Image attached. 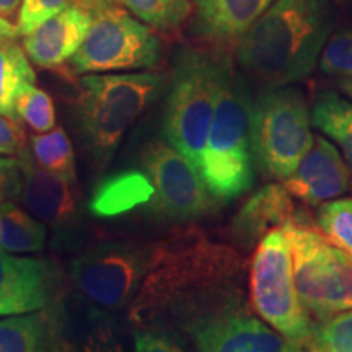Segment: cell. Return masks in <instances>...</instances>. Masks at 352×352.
Returning <instances> with one entry per match:
<instances>
[{
    "label": "cell",
    "mask_w": 352,
    "mask_h": 352,
    "mask_svg": "<svg viewBox=\"0 0 352 352\" xmlns=\"http://www.w3.org/2000/svg\"><path fill=\"white\" fill-rule=\"evenodd\" d=\"M241 274L243 261L230 246L183 233L155 245L131 318L140 328L166 331L173 321L186 331L204 316L246 305Z\"/></svg>",
    "instance_id": "1"
},
{
    "label": "cell",
    "mask_w": 352,
    "mask_h": 352,
    "mask_svg": "<svg viewBox=\"0 0 352 352\" xmlns=\"http://www.w3.org/2000/svg\"><path fill=\"white\" fill-rule=\"evenodd\" d=\"M328 0H274L236 43V60L266 87H285L314 72L331 33Z\"/></svg>",
    "instance_id": "2"
},
{
    "label": "cell",
    "mask_w": 352,
    "mask_h": 352,
    "mask_svg": "<svg viewBox=\"0 0 352 352\" xmlns=\"http://www.w3.org/2000/svg\"><path fill=\"white\" fill-rule=\"evenodd\" d=\"M78 85V131L87 152L103 170L129 127L164 91L165 80L155 72L90 74Z\"/></svg>",
    "instance_id": "3"
},
{
    "label": "cell",
    "mask_w": 352,
    "mask_h": 352,
    "mask_svg": "<svg viewBox=\"0 0 352 352\" xmlns=\"http://www.w3.org/2000/svg\"><path fill=\"white\" fill-rule=\"evenodd\" d=\"M253 100L233 65L215 100L199 171L215 199L230 201L248 191L254 179L252 142Z\"/></svg>",
    "instance_id": "4"
},
{
    "label": "cell",
    "mask_w": 352,
    "mask_h": 352,
    "mask_svg": "<svg viewBox=\"0 0 352 352\" xmlns=\"http://www.w3.org/2000/svg\"><path fill=\"white\" fill-rule=\"evenodd\" d=\"M230 59L222 52L186 50L178 56L166 101L164 134L170 145L199 168L215 100Z\"/></svg>",
    "instance_id": "5"
},
{
    "label": "cell",
    "mask_w": 352,
    "mask_h": 352,
    "mask_svg": "<svg viewBox=\"0 0 352 352\" xmlns=\"http://www.w3.org/2000/svg\"><path fill=\"white\" fill-rule=\"evenodd\" d=\"M300 210L283 228L292 250L294 280L314 327L342 310H352V261L321 235L315 220Z\"/></svg>",
    "instance_id": "6"
},
{
    "label": "cell",
    "mask_w": 352,
    "mask_h": 352,
    "mask_svg": "<svg viewBox=\"0 0 352 352\" xmlns=\"http://www.w3.org/2000/svg\"><path fill=\"white\" fill-rule=\"evenodd\" d=\"M250 302L253 310L297 351L307 349L314 323L298 297L292 250L283 227L267 232L254 250L250 263Z\"/></svg>",
    "instance_id": "7"
},
{
    "label": "cell",
    "mask_w": 352,
    "mask_h": 352,
    "mask_svg": "<svg viewBox=\"0 0 352 352\" xmlns=\"http://www.w3.org/2000/svg\"><path fill=\"white\" fill-rule=\"evenodd\" d=\"M311 111L294 87H266L253 101L252 142L254 162L266 178L284 182L314 144Z\"/></svg>",
    "instance_id": "8"
},
{
    "label": "cell",
    "mask_w": 352,
    "mask_h": 352,
    "mask_svg": "<svg viewBox=\"0 0 352 352\" xmlns=\"http://www.w3.org/2000/svg\"><path fill=\"white\" fill-rule=\"evenodd\" d=\"M91 23L82 46L69 60L77 74L151 69L162 56L155 30L116 3L104 2L88 10Z\"/></svg>",
    "instance_id": "9"
},
{
    "label": "cell",
    "mask_w": 352,
    "mask_h": 352,
    "mask_svg": "<svg viewBox=\"0 0 352 352\" xmlns=\"http://www.w3.org/2000/svg\"><path fill=\"white\" fill-rule=\"evenodd\" d=\"M155 246L134 241H103L70 264L78 292L94 305L120 310L139 292Z\"/></svg>",
    "instance_id": "10"
},
{
    "label": "cell",
    "mask_w": 352,
    "mask_h": 352,
    "mask_svg": "<svg viewBox=\"0 0 352 352\" xmlns=\"http://www.w3.org/2000/svg\"><path fill=\"white\" fill-rule=\"evenodd\" d=\"M142 165L153 184V202L162 215L171 220H191L214 209V196L197 166L164 142L144 151Z\"/></svg>",
    "instance_id": "11"
},
{
    "label": "cell",
    "mask_w": 352,
    "mask_h": 352,
    "mask_svg": "<svg viewBox=\"0 0 352 352\" xmlns=\"http://www.w3.org/2000/svg\"><path fill=\"white\" fill-rule=\"evenodd\" d=\"M184 334L197 351L206 352H296L297 347L283 334L259 321L248 305L227 308L204 316Z\"/></svg>",
    "instance_id": "12"
},
{
    "label": "cell",
    "mask_w": 352,
    "mask_h": 352,
    "mask_svg": "<svg viewBox=\"0 0 352 352\" xmlns=\"http://www.w3.org/2000/svg\"><path fill=\"white\" fill-rule=\"evenodd\" d=\"M283 184L296 199L318 206L336 199L349 189L351 168L329 140L316 135L300 164Z\"/></svg>",
    "instance_id": "13"
},
{
    "label": "cell",
    "mask_w": 352,
    "mask_h": 352,
    "mask_svg": "<svg viewBox=\"0 0 352 352\" xmlns=\"http://www.w3.org/2000/svg\"><path fill=\"white\" fill-rule=\"evenodd\" d=\"M91 23V13L74 2L23 38V50L34 65L57 69L69 63L82 46Z\"/></svg>",
    "instance_id": "14"
},
{
    "label": "cell",
    "mask_w": 352,
    "mask_h": 352,
    "mask_svg": "<svg viewBox=\"0 0 352 352\" xmlns=\"http://www.w3.org/2000/svg\"><path fill=\"white\" fill-rule=\"evenodd\" d=\"M51 267L43 259L0 250V316L41 310L51 298Z\"/></svg>",
    "instance_id": "15"
},
{
    "label": "cell",
    "mask_w": 352,
    "mask_h": 352,
    "mask_svg": "<svg viewBox=\"0 0 352 352\" xmlns=\"http://www.w3.org/2000/svg\"><path fill=\"white\" fill-rule=\"evenodd\" d=\"M20 178L16 197L34 217L54 226H63L76 215L77 201L70 183L39 166L28 148L19 153Z\"/></svg>",
    "instance_id": "16"
},
{
    "label": "cell",
    "mask_w": 352,
    "mask_h": 352,
    "mask_svg": "<svg viewBox=\"0 0 352 352\" xmlns=\"http://www.w3.org/2000/svg\"><path fill=\"white\" fill-rule=\"evenodd\" d=\"M300 212L284 184L271 183L259 189L232 220L230 235L235 245L252 248L272 228L283 227Z\"/></svg>",
    "instance_id": "17"
},
{
    "label": "cell",
    "mask_w": 352,
    "mask_h": 352,
    "mask_svg": "<svg viewBox=\"0 0 352 352\" xmlns=\"http://www.w3.org/2000/svg\"><path fill=\"white\" fill-rule=\"evenodd\" d=\"M274 0H191L197 32L217 46H233Z\"/></svg>",
    "instance_id": "18"
},
{
    "label": "cell",
    "mask_w": 352,
    "mask_h": 352,
    "mask_svg": "<svg viewBox=\"0 0 352 352\" xmlns=\"http://www.w3.org/2000/svg\"><path fill=\"white\" fill-rule=\"evenodd\" d=\"M152 197L151 178L139 171H126L100 184L90 201V209L100 217H111L151 201Z\"/></svg>",
    "instance_id": "19"
},
{
    "label": "cell",
    "mask_w": 352,
    "mask_h": 352,
    "mask_svg": "<svg viewBox=\"0 0 352 352\" xmlns=\"http://www.w3.org/2000/svg\"><path fill=\"white\" fill-rule=\"evenodd\" d=\"M36 76L28 56L20 44L0 43V114L19 120L16 101L28 87L34 85Z\"/></svg>",
    "instance_id": "20"
},
{
    "label": "cell",
    "mask_w": 352,
    "mask_h": 352,
    "mask_svg": "<svg viewBox=\"0 0 352 352\" xmlns=\"http://www.w3.org/2000/svg\"><path fill=\"white\" fill-rule=\"evenodd\" d=\"M46 245V227L8 199L0 206V250L38 253Z\"/></svg>",
    "instance_id": "21"
},
{
    "label": "cell",
    "mask_w": 352,
    "mask_h": 352,
    "mask_svg": "<svg viewBox=\"0 0 352 352\" xmlns=\"http://www.w3.org/2000/svg\"><path fill=\"white\" fill-rule=\"evenodd\" d=\"M87 10L100 3L111 2L124 7L135 19L162 33H171L191 15V0H76Z\"/></svg>",
    "instance_id": "22"
},
{
    "label": "cell",
    "mask_w": 352,
    "mask_h": 352,
    "mask_svg": "<svg viewBox=\"0 0 352 352\" xmlns=\"http://www.w3.org/2000/svg\"><path fill=\"white\" fill-rule=\"evenodd\" d=\"M311 124L341 147L352 170V103L333 91L316 95L311 108Z\"/></svg>",
    "instance_id": "23"
},
{
    "label": "cell",
    "mask_w": 352,
    "mask_h": 352,
    "mask_svg": "<svg viewBox=\"0 0 352 352\" xmlns=\"http://www.w3.org/2000/svg\"><path fill=\"white\" fill-rule=\"evenodd\" d=\"M50 336V321L36 310L0 320V352L43 351Z\"/></svg>",
    "instance_id": "24"
},
{
    "label": "cell",
    "mask_w": 352,
    "mask_h": 352,
    "mask_svg": "<svg viewBox=\"0 0 352 352\" xmlns=\"http://www.w3.org/2000/svg\"><path fill=\"white\" fill-rule=\"evenodd\" d=\"M30 152L34 162L44 170L51 171L70 184L76 183V152L63 127L33 135Z\"/></svg>",
    "instance_id": "25"
},
{
    "label": "cell",
    "mask_w": 352,
    "mask_h": 352,
    "mask_svg": "<svg viewBox=\"0 0 352 352\" xmlns=\"http://www.w3.org/2000/svg\"><path fill=\"white\" fill-rule=\"evenodd\" d=\"M315 223L321 235L352 261V197H336L321 206Z\"/></svg>",
    "instance_id": "26"
},
{
    "label": "cell",
    "mask_w": 352,
    "mask_h": 352,
    "mask_svg": "<svg viewBox=\"0 0 352 352\" xmlns=\"http://www.w3.org/2000/svg\"><path fill=\"white\" fill-rule=\"evenodd\" d=\"M307 351L352 352V310H342L316 323Z\"/></svg>",
    "instance_id": "27"
},
{
    "label": "cell",
    "mask_w": 352,
    "mask_h": 352,
    "mask_svg": "<svg viewBox=\"0 0 352 352\" xmlns=\"http://www.w3.org/2000/svg\"><path fill=\"white\" fill-rule=\"evenodd\" d=\"M16 113L19 120L25 121L38 134L54 129L56 126V109L52 98L34 85L28 87L20 95L16 101Z\"/></svg>",
    "instance_id": "28"
},
{
    "label": "cell",
    "mask_w": 352,
    "mask_h": 352,
    "mask_svg": "<svg viewBox=\"0 0 352 352\" xmlns=\"http://www.w3.org/2000/svg\"><path fill=\"white\" fill-rule=\"evenodd\" d=\"M324 76L352 80V30H341L328 38L320 54Z\"/></svg>",
    "instance_id": "29"
},
{
    "label": "cell",
    "mask_w": 352,
    "mask_h": 352,
    "mask_svg": "<svg viewBox=\"0 0 352 352\" xmlns=\"http://www.w3.org/2000/svg\"><path fill=\"white\" fill-rule=\"evenodd\" d=\"M76 0H21L19 8V20L16 28L21 36H26L36 30L44 21L52 19L65 7L74 3Z\"/></svg>",
    "instance_id": "30"
},
{
    "label": "cell",
    "mask_w": 352,
    "mask_h": 352,
    "mask_svg": "<svg viewBox=\"0 0 352 352\" xmlns=\"http://www.w3.org/2000/svg\"><path fill=\"white\" fill-rule=\"evenodd\" d=\"M135 351L144 352H176L183 346L175 334L157 328H140L134 333Z\"/></svg>",
    "instance_id": "31"
},
{
    "label": "cell",
    "mask_w": 352,
    "mask_h": 352,
    "mask_svg": "<svg viewBox=\"0 0 352 352\" xmlns=\"http://www.w3.org/2000/svg\"><path fill=\"white\" fill-rule=\"evenodd\" d=\"M25 147V131L19 120L0 114V155H19Z\"/></svg>",
    "instance_id": "32"
},
{
    "label": "cell",
    "mask_w": 352,
    "mask_h": 352,
    "mask_svg": "<svg viewBox=\"0 0 352 352\" xmlns=\"http://www.w3.org/2000/svg\"><path fill=\"white\" fill-rule=\"evenodd\" d=\"M20 166L19 158H2L0 157V206L8 201V197H16L19 189Z\"/></svg>",
    "instance_id": "33"
},
{
    "label": "cell",
    "mask_w": 352,
    "mask_h": 352,
    "mask_svg": "<svg viewBox=\"0 0 352 352\" xmlns=\"http://www.w3.org/2000/svg\"><path fill=\"white\" fill-rule=\"evenodd\" d=\"M19 28L12 21L7 20V16H0V43L13 41L19 38Z\"/></svg>",
    "instance_id": "34"
},
{
    "label": "cell",
    "mask_w": 352,
    "mask_h": 352,
    "mask_svg": "<svg viewBox=\"0 0 352 352\" xmlns=\"http://www.w3.org/2000/svg\"><path fill=\"white\" fill-rule=\"evenodd\" d=\"M21 6V0H0V16H10Z\"/></svg>",
    "instance_id": "35"
},
{
    "label": "cell",
    "mask_w": 352,
    "mask_h": 352,
    "mask_svg": "<svg viewBox=\"0 0 352 352\" xmlns=\"http://www.w3.org/2000/svg\"><path fill=\"white\" fill-rule=\"evenodd\" d=\"M341 88L347 96L352 98V80H341Z\"/></svg>",
    "instance_id": "36"
},
{
    "label": "cell",
    "mask_w": 352,
    "mask_h": 352,
    "mask_svg": "<svg viewBox=\"0 0 352 352\" xmlns=\"http://www.w3.org/2000/svg\"><path fill=\"white\" fill-rule=\"evenodd\" d=\"M338 2H340V0H338Z\"/></svg>",
    "instance_id": "37"
}]
</instances>
